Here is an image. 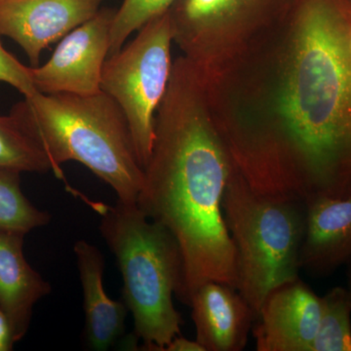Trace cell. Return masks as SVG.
<instances>
[{
    "label": "cell",
    "mask_w": 351,
    "mask_h": 351,
    "mask_svg": "<svg viewBox=\"0 0 351 351\" xmlns=\"http://www.w3.org/2000/svg\"><path fill=\"white\" fill-rule=\"evenodd\" d=\"M348 291H350L351 295V265L350 270H348Z\"/></svg>",
    "instance_id": "22"
},
{
    "label": "cell",
    "mask_w": 351,
    "mask_h": 351,
    "mask_svg": "<svg viewBox=\"0 0 351 351\" xmlns=\"http://www.w3.org/2000/svg\"><path fill=\"white\" fill-rule=\"evenodd\" d=\"M175 2L176 0H123L113 18L108 56L121 49L133 32L168 12Z\"/></svg>",
    "instance_id": "18"
},
{
    "label": "cell",
    "mask_w": 351,
    "mask_h": 351,
    "mask_svg": "<svg viewBox=\"0 0 351 351\" xmlns=\"http://www.w3.org/2000/svg\"><path fill=\"white\" fill-rule=\"evenodd\" d=\"M164 351H205L196 341L184 338L182 335L175 337Z\"/></svg>",
    "instance_id": "21"
},
{
    "label": "cell",
    "mask_w": 351,
    "mask_h": 351,
    "mask_svg": "<svg viewBox=\"0 0 351 351\" xmlns=\"http://www.w3.org/2000/svg\"><path fill=\"white\" fill-rule=\"evenodd\" d=\"M172 43L166 12L147 23L133 40L108 56L101 73V90L123 112L143 169L151 157L156 113L172 73Z\"/></svg>",
    "instance_id": "6"
},
{
    "label": "cell",
    "mask_w": 351,
    "mask_h": 351,
    "mask_svg": "<svg viewBox=\"0 0 351 351\" xmlns=\"http://www.w3.org/2000/svg\"><path fill=\"white\" fill-rule=\"evenodd\" d=\"M25 235L0 232V309L10 323L15 343L27 334L36 302L52 289L25 260Z\"/></svg>",
    "instance_id": "14"
},
{
    "label": "cell",
    "mask_w": 351,
    "mask_h": 351,
    "mask_svg": "<svg viewBox=\"0 0 351 351\" xmlns=\"http://www.w3.org/2000/svg\"><path fill=\"white\" fill-rule=\"evenodd\" d=\"M15 341L13 339L10 323L5 314L0 309V351L12 350Z\"/></svg>",
    "instance_id": "20"
},
{
    "label": "cell",
    "mask_w": 351,
    "mask_h": 351,
    "mask_svg": "<svg viewBox=\"0 0 351 351\" xmlns=\"http://www.w3.org/2000/svg\"><path fill=\"white\" fill-rule=\"evenodd\" d=\"M73 252L82 287L84 346L90 350H108L125 332L128 308L123 302L113 301L106 293L105 258L101 251L85 240H78Z\"/></svg>",
    "instance_id": "13"
},
{
    "label": "cell",
    "mask_w": 351,
    "mask_h": 351,
    "mask_svg": "<svg viewBox=\"0 0 351 351\" xmlns=\"http://www.w3.org/2000/svg\"><path fill=\"white\" fill-rule=\"evenodd\" d=\"M196 339L205 351H241L256 321L250 304L237 289L210 281L191 298Z\"/></svg>",
    "instance_id": "11"
},
{
    "label": "cell",
    "mask_w": 351,
    "mask_h": 351,
    "mask_svg": "<svg viewBox=\"0 0 351 351\" xmlns=\"http://www.w3.org/2000/svg\"><path fill=\"white\" fill-rule=\"evenodd\" d=\"M104 0H0V36L19 44L31 66L51 44L94 17Z\"/></svg>",
    "instance_id": "9"
},
{
    "label": "cell",
    "mask_w": 351,
    "mask_h": 351,
    "mask_svg": "<svg viewBox=\"0 0 351 351\" xmlns=\"http://www.w3.org/2000/svg\"><path fill=\"white\" fill-rule=\"evenodd\" d=\"M233 165L215 123L206 82L178 57L156 113L137 205L179 245L182 281L176 297L186 306L210 281L237 287V252L223 212Z\"/></svg>",
    "instance_id": "2"
},
{
    "label": "cell",
    "mask_w": 351,
    "mask_h": 351,
    "mask_svg": "<svg viewBox=\"0 0 351 351\" xmlns=\"http://www.w3.org/2000/svg\"><path fill=\"white\" fill-rule=\"evenodd\" d=\"M115 12L100 9L61 39L47 63L31 66L32 82L38 92L93 95L101 91V73L110 54Z\"/></svg>",
    "instance_id": "8"
},
{
    "label": "cell",
    "mask_w": 351,
    "mask_h": 351,
    "mask_svg": "<svg viewBox=\"0 0 351 351\" xmlns=\"http://www.w3.org/2000/svg\"><path fill=\"white\" fill-rule=\"evenodd\" d=\"M286 0H176L173 43L206 82L241 54Z\"/></svg>",
    "instance_id": "7"
},
{
    "label": "cell",
    "mask_w": 351,
    "mask_h": 351,
    "mask_svg": "<svg viewBox=\"0 0 351 351\" xmlns=\"http://www.w3.org/2000/svg\"><path fill=\"white\" fill-rule=\"evenodd\" d=\"M350 1H351V0H350Z\"/></svg>",
    "instance_id": "23"
},
{
    "label": "cell",
    "mask_w": 351,
    "mask_h": 351,
    "mask_svg": "<svg viewBox=\"0 0 351 351\" xmlns=\"http://www.w3.org/2000/svg\"><path fill=\"white\" fill-rule=\"evenodd\" d=\"M223 212L237 252V290L257 319L274 289L299 278L306 204L258 193L233 165Z\"/></svg>",
    "instance_id": "5"
},
{
    "label": "cell",
    "mask_w": 351,
    "mask_h": 351,
    "mask_svg": "<svg viewBox=\"0 0 351 351\" xmlns=\"http://www.w3.org/2000/svg\"><path fill=\"white\" fill-rule=\"evenodd\" d=\"M0 82L17 89L24 97L32 96L38 93L34 82L31 66H24L19 60L13 56L4 48L0 39Z\"/></svg>",
    "instance_id": "19"
},
{
    "label": "cell",
    "mask_w": 351,
    "mask_h": 351,
    "mask_svg": "<svg viewBox=\"0 0 351 351\" xmlns=\"http://www.w3.org/2000/svg\"><path fill=\"white\" fill-rule=\"evenodd\" d=\"M10 115L45 152L58 179H64L62 164L76 161L108 184L117 200L137 203L144 169L123 112L105 92H38L16 104Z\"/></svg>",
    "instance_id": "3"
},
{
    "label": "cell",
    "mask_w": 351,
    "mask_h": 351,
    "mask_svg": "<svg viewBox=\"0 0 351 351\" xmlns=\"http://www.w3.org/2000/svg\"><path fill=\"white\" fill-rule=\"evenodd\" d=\"M84 199L101 214L100 232L119 265L134 336L142 341V350L164 351L184 325L173 302L182 281L179 245L137 203L117 200L112 206Z\"/></svg>",
    "instance_id": "4"
},
{
    "label": "cell",
    "mask_w": 351,
    "mask_h": 351,
    "mask_svg": "<svg viewBox=\"0 0 351 351\" xmlns=\"http://www.w3.org/2000/svg\"><path fill=\"white\" fill-rule=\"evenodd\" d=\"M300 267L328 274L351 261V195L314 198L306 204Z\"/></svg>",
    "instance_id": "12"
},
{
    "label": "cell",
    "mask_w": 351,
    "mask_h": 351,
    "mask_svg": "<svg viewBox=\"0 0 351 351\" xmlns=\"http://www.w3.org/2000/svg\"><path fill=\"white\" fill-rule=\"evenodd\" d=\"M20 174L0 168V232L27 234L49 223L50 214L38 209L23 193Z\"/></svg>",
    "instance_id": "15"
},
{
    "label": "cell",
    "mask_w": 351,
    "mask_h": 351,
    "mask_svg": "<svg viewBox=\"0 0 351 351\" xmlns=\"http://www.w3.org/2000/svg\"><path fill=\"white\" fill-rule=\"evenodd\" d=\"M0 168L21 173L53 172L52 163L45 152L11 115L0 117Z\"/></svg>",
    "instance_id": "17"
},
{
    "label": "cell",
    "mask_w": 351,
    "mask_h": 351,
    "mask_svg": "<svg viewBox=\"0 0 351 351\" xmlns=\"http://www.w3.org/2000/svg\"><path fill=\"white\" fill-rule=\"evenodd\" d=\"M350 0H286L207 83L232 162L258 193L299 201L351 195V93L341 31Z\"/></svg>",
    "instance_id": "1"
},
{
    "label": "cell",
    "mask_w": 351,
    "mask_h": 351,
    "mask_svg": "<svg viewBox=\"0 0 351 351\" xmlns=\"http://www.w3.org/2000/svg\"><path fill=\"white\" fill-rule=\"evenodd\" d=\"M321 315V298L301 279L282 284L265 298L253 336L258 351H309Z\"/></svg>",
    "instance_id": "10"
},
{
    "label": "cell",
    "mask_w": 351,
    "mask_h": 351,
    "mask_svg": "<svg viewBox=\"0 0 351 351\" xmlns=\"http://www.w3.org/2000/svg\"><path fill=\"white\" fill-rule=\"evenodd\" d=\"M309 351H351V295L335 287L321 298L317 332Z\"/></svg>",
    "instance_id": "16"
}]
</instances>
